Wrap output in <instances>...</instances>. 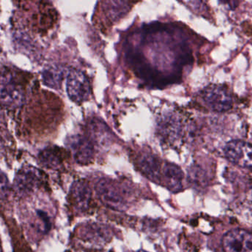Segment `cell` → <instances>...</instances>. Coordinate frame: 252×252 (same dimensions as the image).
I'll return each instance as SVG.
<instances>
[{
	"instance_id": "cell-1",
	"label": "cell",
	"mask_w": 252,
	"mask_h": 252,
	"mask_svg": "<svg viewBox=\"0 0 252 252\" xmlns=\"http://www.w3.org/2000/svg\"><path fill=\"white\" fill-rule=\"evenodd\" d=\"M26 98L25 85L11 70H2L1 78V101L8 110L23 106Z\"/></svg>"
},
{
	"instance_id": "cell-2",
	"label": "cell",
	"mask_w": 252,
	"mask_h": 252,
	"mask_svg": "<svg viewBox=\"0 0 252 252\" xmlns=\"http://www.w3.org/2000/svg\"><path fill=\"white\" fill-rule=\"evenodd\" d=\"M95 190L101 201L108 207L116 210L126 209L127 203L125 198V191L113 181L100 180L95 186Z\"/></svg>"
},
{
	"instance_id": "cell-3",
	"label": "cell",
	"mask_w": 252,
	"mask_h": 252,
	"mask_svg": "<svg viewBox=\"0 0 252 252\" xmlns=\"http://www.w3.org/2000/svg\"><path fill=\"white\" fill-rule=\"evenodd\" d=\"M67 92L73 102L81 104L89 99L91 84L86 75L80 70L73 69L67 77Z\"/></svg>"
},
{
	"instance_id": "cell-4",
	"label": "cell",
	"mask_w": 252,
	"mask_h": 252,
	"mask_svg": "<svg viewBox=\"0 0 252 252\" xmlns=\"http://www.w3.org/2000/svg\"><path fill=\"white\" fill-rule=\"evenodd\" d=\"M202 96L205 104L213 111L223 113L232 107V97L222 85H209L203 90Z\"/></svg>"
},
{
	"instance_id": "cell-5",
	"label": "cell",
	"mask_w": 252,
	"mask_h": 252,
	"mask_svg": "<svg viewBox=\"0 0 252 252\" xmlns=\"http://www.w3.org/2000/svg\"><path fill=\"white\" fill-rule=\"evenodd\" d=\"M66 144L79 164L88 165L94 160L95 150L89 137L73 135L67 138Z\"/></svg>"
},
{
	"instance_id": "cell-6",
	"label": "cell",
	"mask_w": 252,
	"mask_h": 252,
	"mask_svg": "<svg viewBox=\"0 0 252 252\" xmlns=\"http://www.w3.org/2000/svg\"><path fill=\"white\" fill-rule=\"evenodd\" d=\"M225 157L240 167L252 169V146L246 141L234 140L224 148Z\"/></svg>"
},
{
	"instance_id": "cell-7",
	"label": "cell",
	"mask_w": 252,
	"mask_h": 252,
	"mask_svg": "<svg viewBox=\"0 0 252 252\" xmlns=\"http://www.w3.org/2000/svg\"><path fill=\"white\" fill-rule=\"evenodd\" d=\"M225 252H252V233L242 228L231 230L222 239Z\"/></svg>"
},
{
	"instance_id": "cell-8",
	"label": "cell",
	"mask_w": 252,
	"mask_h": 252,
	"mask_svg": "<svg viewBox=\"0 0 252 252\" xmlns=\"http://www.w3.org/2000/svg\"><path fill=\"white\" fill-rule=\"evenodd\" d=\"M43 173L42 171L33 166L22 168L15 178V189L21 195L29 194L43 183Z\"/></svg>"
},
{
	"instance_id": "cell-9",
	"label": "cell",
	"mask_w": 252,
	"mask_h": 252,
	"mask_svg": "<svg viewBox=\"0 0 252 252\" xmlns=\"http://www.w3.org/2000/svg\"><path fill=\"white\" fill-rule=\"evenodd\" d=\"M137 166L147 178L159 182L161 180L160 162L158 158L149 153H143L137 158Z\"/></svg>"
},
{
	"instance_id": "cell-10",
	"label": "cell",
	"mask_w": 252,
	"mask_h": 252,
	"mask_svg": "<svg viewBox=\"0 0 252 252\" xmlns=\"http://www.w3.org/2000/svg\"><path fill=\"white\" fill-rule=\"evenodd\" d=\"M92 191L88 183L84 180L76 181L70 189V203L78 210L85 211L91 203Z\"/></svg>"
},
{
	"instance_id": "cell-11",
	"label": "cell",
	"mask_w": 252,
	"mask_h": 252,
	"mask_svg": "<svg viewBox=\"0 0 252 252\" xmlns=\"http://www.w3.org/2000/svg\"><path fill=\"white\" fill-rule=\"evenodd\" d=\"M67 158L66 150L57 146L47 147L39 156L41 164L50 169H60Z\"/></svg>"
},
{
	"instance_id": "cell-12",
	"label": "cell",
	"mask_w": 252,
	"mask_h": 252,
	"mask_svg": "<svg viewBox=\"0 0 252 252\" xmlns=\"http://www.w3.org/2000/svg\"><path fill=\"white\" fill-rule=\"evenodd\" d=\"M162 179L166 187L172 192H178L182 189L184 172L181 168L173 163H167L163 168Z\"/></svg>"
},
{
	"instance_id": "cell-13",
	"label": "cell",
	"mask_w": 252,
	"mask_h": 252,
	"mask_svg": "<svg viewBox=\"0 0 252 252\" xmlns=\"http://www.w3.org/2000/svg\"><path fill=\"white\" fill-rule=\"evenodd\" d=\"M64 72L60 66H50L42 72V81L47 86L58 89L64 79Z\"/></svg>"
},
{
	"instance_id": "cell-14",
	"label": "cell",
	"mask_w": 252,
	"mask_h": 252,
	"mask_svg": "<svg viewBox=\"0 0 252 252\" xmlns=\"http://www.w3.org/2000/svg\"><path fill=\"white\" fill-rule=\"evenodd\" d=\"M85 236L87 239H89L90 241L100 242L106 241L107 239V231L105 228L97 226L96 225H91L89 227H85Z\"/></svg>"
},
{
	"instance_id": "cell-15",
	"label": "cell",
	"mask_w": 252,
	"mask_h": 252,
	"mask_svg": "<svg viewBox=\"0 0 252 252\" xmlns=\"http://www.w3.org/2000/svg\"><path fill=\"white\" fill-rule=\"evenodd\" d=\"M8 182L5 174L2 173V181H1V194H2V198L3 199L4 195L8 192Z\"/></svg>"
},
{
	"instance_id": "cell-16",
	"label": "cell",
	"mask_w": 252,
	"mask_h": 252,
	"mask_svg": "<svg viewBox=\"0 0 252 252\" xmlns=\"http://www.w3.org/2000/svg\"><path fill=\"white\" fill-rule=\"evenodd\" d=\"M145 252V251H140V252Z\"/></svg>"
}]
</instances>
